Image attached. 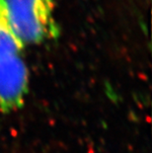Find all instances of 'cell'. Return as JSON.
Instances as JSON below:
<instances>
[{"mask_svg":"<svg viewBox=\"0 0 152 153\" xmlns=\"http://www.w3.org/2000/svg\"><path fill=\"white\" fill-rule=\"evenodd\" d=\"M13 33L24 45L39 44L56 32L53 0H1Z\"/></svg>","mask_w":152,"mask_h":153,"instance_id":"obj_1","label":"cell"},{"mask_svg":"<svg viewBox=\"0 0 152 153\" xmlns=\"http://www.w3.org/2000/svg\"><path fill=\"white\" fill-rule=\"evenodd\" d=\"M28 86V70L19 53L0 55V109L21 106Z\"/></svg>","mask_w":152,"mask_h":153,"instance_id":"obj_2","label":"cell"},{"mask_svg":"<svg viewBox=\"0 0 152 153\" xmlns=\"http://www.w3.org/2000/svg\"><path fill=\"white\" fill-rule=\"evenodd\" d=\"M23 47L24 45L13 33L0 0V55L19 53Z\"/></svg>","mask_w":152,"mask_h":153,"instance_id":"obj_3","label":"cell"}]
</instances>
